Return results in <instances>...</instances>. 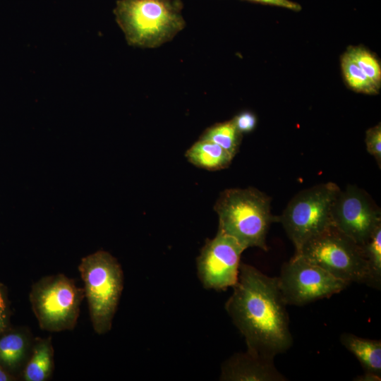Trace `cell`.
I'll use <instances>...</instances> for the list:
<instances>
[{"label":"cell","mask_w":381,"mask_h":381,"mask_svg":"<svg viewBox=\"0 0 381 381\" xmlns=\"http://www.w3.org/2000/svg\"><path fill=\"white\" fill-rule=\"evenodd\" d=\"M78 271L93 329L98 334H106L111 329L123 289L121 266L109 252L99 250L83 258Z\"/></svg>","instance_id":"4"},{"label":"cell","mask_w":381,"mask_h":381,"mask_svg":"<svg viewBox=\"0 0 381 381\" xmlns=\"http://www.w3.org/2000/svg\"><path fill=\"white\" fill-rule=\"evenodd\" d=\"M278 284L286 305L303 306L339 294L349 284L300 255L284 262Z\"/></svg>","instance_id":"8"},{"label":"cell","mask_w":381,"mask_h":381,"mask_svg":"<svg viewBox=\"0 0 381 381\" xmlns=\"http://www.w3.org/2000/svg\"><path fill=\"white\" fill-rule=\"evenodd\" d=\"M252 2L268 4L288 8L292 11H300L301 7L299 4L290 0H246Z\"/></svg>","instance_id":"23"},{"label":"cell","mask_w":381,"mask_h":381,"mask_svg":"<svg viewBox=\"0 0 381 381\" xmlns=\"http://www.w3.org/2000/svg\"><path fill=\"white\" fill-rule=\"evenodd\" d=\"M296 255L319 266L334 277L370 285V274L362 246L333 226L306 242Z\"/></svg>","instance_id":"7"},{"label":"cell","mask_w":381,"mask_h":381,"mask_svg":"<svg viewBox=\"0 0 381 381\" xmlns=\"http://www.w3.org/2000/svg\"><path fill=\"white\" fill-rule=\"evenodd\" d=\"M347 51L362 71L379 90L381 85V67L378 60L362 47H351Z\"/></svg>","instance_id":"19"},{"label":"cell","mask_w":381,"mask_h":381,"mask_svg":"<svg viewBox=\"0 0 381 381\" xmlns=\"http://www.w3.org/2000/svg\"><path fill=\"white\" fill-rule=\"evenodd\" d=\"M332 225L340 233L363 246L381 225V212L367 192L356 186L340 189L332 211Z\"/></svg>","instance_id":"9"},{"label":"cell","mask_w":381,"mask_h":381,"mask_svg":"<svg viewBox=\"0 0 381 381\" xmlns=\"http://www.w3.org/2000/svg\"><path fill=\"white\" fill-rule=\"evenodd\" d=\"M13 377L0 365V381H10Z\"/></svg>","instance_id":"25"},{"label":"cell","mask_w":381,"mask_h":381,"mask_svg":"<svg viewBox=\"0 0 381 381\" xmlns=\"http://www.w3.org/2000/svg\"><path fill=\"white\" fill-rule=\"evenodd\" d=\"M340 189L333 182L304 189L289 200L278 216V222L295 247V254L306 242L333 226L332 207Z\"/></svg>","instance_id":"5"},{"label":"cell","mask_w":381,"mask_h":381,"mask_svg":"<svg viewBox=\"0 0 381 381\" xmlns=\"http://www.w3.org/2000/svg\"><path fill=\"white\" fill-rule=\"evenodd\" d=\"M231 121L237 130L242 134L251 132L257 123L255 115L248 111L237 114Z\"/></svg>","instance_id":"21"},{"label":"cell","mask_w":381,"mask_h":381,"mask_svg":"<svg viewBox=\"0 0 381 381\" xmlns=\"http://www.w3.org/2000/svg\"><path fill=\"white\" fill-rule=\"evenodd\" d=\"M185 156L194 166L209 171L227 168L234 157L216 143L203 139L192 145Z\"/></svg>","instance_id":"15"},{"label":"cell","mask_w":381,"mask_h":381,"mask_svg":"<svg viewBox=\"0 0 381 381\" xmlns=\"http://www.w3.org/2000/svg\"><path fill=\"white\" fill-rule=\"evenodd\" d=\"M356 381H380L381 376L370 373L364 372L363 375H358L353 379Z\"/></svg>","instance_id":"24"},{"label":"cell","mask_w":381,"mask_h":381,"mask_svg":"<svg viewBox=\"0 0 381 381\" xmlns=\"http://www.w3.org/2000/svg\"><path fill=\"white\" fill-rule=\"evenodd\" d=\"M232 288L225 309L243 336L247 351L274 359L289 350L293 337L277 277L241 263L238 281Z\"/></svg>","instance_id":"1"},{"label":"cell","mask_w":381,"mask_h":381,"mask_svg":"<svg viewBox=\"0 0 381 381\" xmlns=\"http://www.w3.org/2000/svg\"><path fill=\"white\" fill-rule=\"evenodd\" d=\"M220 380L224 381H286L274 364V359L246 351L236 353L221 366Z\"/></svg>","instance_id":"11"},{"label":"cell","mask_w":381,"mask_h":381,"mask_svg":"<svg viewBox=\"0 0 381 381\" xmlns=\"http://www.w3.org/2000/svg\"><path fill=\"white\" fill-rule=\"evenodd\" d=\"M341 63L345 80L351 89L368 95L378 93L379 90L362 71L348 51L343 54Z\"/></svg>","instance_id":"17"},{"label":"cell","mask_w":381,"mask_h":381,"mask_svg":"<svg viewBox=\"0 0 381 381\" xmlns=\"http://www.w3.org/2000/svg\"><path fill=\"white\" fill-rule=\"evenodd\" d=\"M8 322V301L4 286L0 284V334L7 330Z\"/></svg>","instance_id":"22"},{"label":"cell","mask_w":381,"mask_h":381,"mask_svg":"<svg viewBox=\"0 0 381 381\" xmlns=\"http://www.w3.org/2000/svg\"><path fill=\"white\" fill-rule=\"evenodd\" d=\"M341 344L358 359L364 372L381 376V341L344 332Z\"/></svg>","instance_id":"14"},{"label":"cell","mask_w":381,"mask_h":381,"mask_svg":"<svg viewBox=\"0 0 381 381\" xmlns=\"http://www.w3.org/2000/svg\"><path fill=\"white\" fill-rule=\"evenodd\" d=\"M181 0H118L114 13L128 44L155 48L186 26Z\"/></svg>","instance_id":"3"},{"label":"cell","mask_w":381,"mask_h":381,"mask_svg":"<svg viewBox=\"0 0 381 381\" xmlns=\"http://www.w3.org/2000/svg\"><path fill=\"white\" fill-rule=\"evenodd\" d=\"M34 339L21 330L7 331L0 334V365L10 370L22 366L29 358Z\"/></svg>","instance_id":"13"},{"label":"cell","mask_w":381,"mask_h":381,"mask_svg":"<svg viewBox=\"0 0 381 381\" xmlns=\"http://www.w3.org/2000/svg\"><path fill=\"white\" fill-rule=\"evenodd\" d=\"M214 210L218 215V230L234 238L246 249L268 250L267 235L278 217L271 211V198L253 188H229L222 191Z\"/></svg>","instance_id":"2"},{"label":"cell","mask_w":381,"mask_h":381,"mask_svg":"<svg viewBox=\"0 0 381 381\" xmlns=\"http://www.w3.org/2000/svg\"><path fill=\"white\" fill-rule=\"evenodd\" d=\"M362 248L368 263L370 274V286L380 289L381 284V225L376 228Z\"/></svg>","instance_id":"18"},{"label":"cell","mask_w":381,"mask_h":381,"mask_svg":"<svg viewBox=\"0 0 381 381\" xmlns=\"http://www.w3.org/2000/svg\"><path fill=\"white\" fill-rule=\"evenodd\" d=\"M365 145L368 152L374 157L379 167L381 164V125L370 128L365 133Z\"/></svg>","instance_id":"20"},{"label":"cell","mask_w":381,"mask_h":381,"mask_svg":"<svg viewBox=\"0 0 381 381\" xmlns=\"http://www.w3.org/2000/svg\"><path fill=\"white\" fill-rule=\"evenodd\" d=\"M84 298V289L64 274L40 278L32 284L29 294L40 329L50 332L73 329Z\"/></svg>","instance_id":"6"},{"label":"cell","mask_w":381,"mask_h":381,"mask_svg":"<svg viewBox=\"0 0 381 381\" xmlns=\"http://www.w3.org/2000/svg\"><path fill=\"white\" fill-rule=\"evenodd\" d=\"M54 368L52 337L34 339L30 355L23 370L25 381H46Z\"/></svg>","instance_id":"12"},{"label":"cell","mask_w":381,"mask_h":381,"mask_svg":"<svg viewBox=\"0 0 381 381\" xmlns=\"http://www.w3.org/2000/svg\"><path fill=\"white\" fill-rule=\"evenodd\" d=\"M241 133L231 120L217 123L207 128L200 139L207 140L222 147L233 157L237 154L241 143Z\"/></svg>","instance_id":"16"},{"label":"cell","mask_w":381,"mask_h":381,"mask_svg":"<svg viewBox=\"0 0 381 381\" xmlns=\"http://www.w3.org/2000/svg\"><path fill=\"white\" fill-rule=\"evenodd\" d=\"M245 250L234 238L219 230L213 238L207 239L196 259L197 274L203 288L224 291L233 287Z\"/></svg>","instance_id":"10"}]
</instances>
